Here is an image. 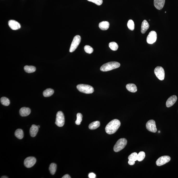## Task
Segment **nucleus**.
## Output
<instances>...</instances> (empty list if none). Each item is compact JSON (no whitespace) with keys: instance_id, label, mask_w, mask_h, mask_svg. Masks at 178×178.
<instances>
[{"instance_id":"1","label":"nucleus","mask_w":178,"mask_h":178,"mask_svg":"<svg viewBox=\"0 0 178 178\" xmlns=\"http://www.w3.org/2000/svg\"><path fill=\"white\" fill-rule=\"evenodd\" d=\"M120 122L117 119L113 120L107 124L105 128L106 133L112 134L116 133L120 126Z\"/></svg>"},{"instance_id":"2","label":"nucleus","mask_w":178,"mask_h":178,"mask_svg":"<svg viewBox=\"0 0 178 178\" xmlns=\"http://www.w3.org/2000/svg\"><path fill=\"white\" fill-rule=\"evenodd\" d=\"M120 64L117 62L112 61L103 64L100 68L101 71L107 72L117 69L120 66Z\"/></svg>"},{"instance_id":"3","label":"nucleus","mask_w":178,"mask_h":178,"mask_svg":"<svg viewBox=\"0 0 178 178\" xmlns=\"http://www.w3.org/2000/svg\"><path fill=\"white\" fill-rule=\"evenodd\" d=\"M79 91L85 94H91L93 92L94 88L90 85L85 84H79L77 86Z\"/></svg>"},{"instance_id":"4","label":"nucleus","mask_w":178,"mask_h":178,"mask_svg":"<svg viewBox=\"0 0 178 178\" xmlns=\"http://www.w3.org/2000/svg\"><path fill=\"white\" fill-rule=\"evenodd\" d=\"M127 144V140L125 138H120L117 141L113 148L115 152H118L123 149Z\"/></svg>"},{"instance_id":"5","label":"nucleus","mask_w":178,"mask_h":178,"mask_svg":"<svg viewBox=\"0 0 178 178\" xmlns=\"http://www.w3.org/2000/svg\"><path fill=\"white\" fill-rule=\"evenodd\" d=\"M65 123V117L64 115L61 111H59L56 114V121L55 124L59 127H62Z\"/></svg>"},{"instance_id":"6","label":"nucleus","mask_w":178,"mask_h":178,"mask_svg":"<svg viewBox=\"0 0 178 178\" xmlns=\"http://www.w3.org/2000/svg\"><path fill=\"white\" fill-rule=\"evenodd\" d=\"M81 36L79 35H76L74 37L69 50L70 52H73L76 50L81 42Z\"/></svg>"},{"instance_id":"7","label":"nucleus","mask_w":178,"mask_h":178,"mask_svg":"<svg viewBox=\"0 0 178 178\" xmlns=\"http://www.w3.org/2000/svg\"><path fill=\"white\" fill-rule=\"evenodd\" d=\"M154 73L159 80L163 81L165 78V71L161 66H157L154 69Z\"/></svg>"},{"instance_id":"8","label":"nucleus","mask_w":178,"mask_h":178,"mask_svg":"<svg viewBox=\"0 0 178 178\" xmlns=\"http://www.w3.org/2000/svg\"><path fill=\"white\" fill-rule=\"evenodd\" d=\"M146 127L147 129L149 131L153 133H156L157 131L155 122L153 120H150L147 122Z\"/></svg>"},{"instance_id":"9","label":"nucleus","mask_w":178,"mask_h":178,"mask_svg":"<svg viewBox=\"0 0 178 178\" xmlns=\"http://www.w3.org/2000/svg\"><path fill=\"white\" fill-rule=\"evenodd\" d=\"M36 159L33 157H29L25 159L24 164L25 166L27 168L33 167L36 163Z\"/></svg>"},{"instance_id":"10","label":"nucleus","mask_w":178,"mask_h":178,"mask_svg":"<svg viewBox=\"0 0 178 178\" xmlns=\"http://www.w3.org/2000/svg\"><path fill=\"white\" fill-rule=\"evenodd\" d=\"M171 158L168 156H164L158 158L156 161V164L157 166H160L165 165L170 161Z\"/></svg>"},{"instance_id":"11","label":"nucleus","mask_w":178,"mask_h":178,"mask_svg":"<svg viewBox=\"0 0 178 178\" xmlns=\"http://www.w3.org/2000/svg\"><path fill=\"white\" fill-rule=\"evenodd\" d=\"M157 34L156 32L152 31L149 33L147 36V41L149 44H152L156 41Z\"/></svg>"},{"instance_id":"12","label":"nucleus","mask_w":178,"mask_h":178,"mask_svg":"<svg viewBox=\"0 0 178 178\" xmlns=\"http://www.w3.org/2000/svg\"><path fill=\"white\" fill-rule=\"evenodd\" d=\"M8 25L11 29L13 30H17L19 29L21 27L20 24L14 20H10L9 21Z\"/></svg>"},{"instance_id":"13","label":"nucleus","mask_w":178,"mask_h":178,"mask_svg":"<svg viewBox=\"0 0 178 178\" xmlns=\"http://www.w3.org/2000/svg\"><path fill=\"white\" fill-rule=\"evenodd\" d=\"M177 100V97L175 95L170 96L168 99L166 103V107H170L173 106Z\"/></svg>"},{"instance_id":"14","label":"nucleus","mask_w":178,"mask_h":178,"mask_svg":"<svg viewBox=\"0 0 178 178\" xmlns=\"http://www.w3.org/2000/svg\"><path fill=\"white\" fill-rule=\"evenodd\" d=\"M165 2V0H154V7L157 9L161 10L164 7Z\"/></svg>"},{"instance_id":"15","label":"nucleus","mask_w":178,"mask_h":178,"mask_svg":"<svg viewBox=\"0 0 178 178\" xmlns=\"http://www.w3.org/2000/svg\"><path fill=\"white\" fill-rule=\"evenodd\" d=\"M20 115L22 117H27L29 115L30 113L31 110L28 107H23L20 110Z\"/></svg>"},{"instance_id":"16","label":"nucleus","mask_w":178,"mask_h":178,"mask_svg":"<svg viewBox=\"0 0 178 178\" xmlns=\"http://www.w3.org/2000/svg\"><path fill=\"white\" fill-rule=\"evenodd\" d=\"M39 128L37 126L35 125H33L30 129V134L31 136L34 137L36 135L38 131Z\"/></svg>"},{"instance_id":"17","label":"nucleus","mask_w":178,"mask_h":178,"mask_svg":"<svg viewBox=\"0 0 178 178\" xmlns=\"http://www.w3.org/2000/svg\"><path fill=\"white\" fill-rule=\"evenodd\" d=\"M149 25L148 22L146 20H143L142 23L141 29V31L142 34L145 33L149 28Z\"/></svg>"},{"instance_id":"18","label":"nucleus","mask_w":178,"mask_h":178,"mask_svg":"<svg viewBox=\"0 0 178 178\" xmlns=\"http://www.w3.org/2000/svg\"><path fill=\"white\" fill-rule=\"evenodd\" d=\"M127 90L130 92L135 93L137 92V88L135 85L133 84H129L126 86Z\"/></svg>"},{"instance_id":"19","label":"nucleus","mask_w":178,"mask_h":178,"mask_svg":"<svg viewBox=\"0 0 178 178\" xmlns=\"http://www.w3.org/2000/svg\"><path fill=\"white\" fill-rule=\"evenodd\" d=\"M110 26V23L107 21H103L99 23V27L103 30H107Z\"/></svg>"},{"instance_id":"20","label":"nucleus","mask_w":178,"mask_h":178,"mask_svg":"<svg viewBox=\"0 0 178 178\" xmlns=\"http://www.w3.org/2000/svg\"><path fill=\"white\" fill-rule=\"evenodd\" d=\"M15 135L18 139H22L24 136V134L22 130L18 129L15 131Z\"/></svg>"},{"instance_id":"21","label":"nucleus","mask_w":178,"mask_h":178,"mask_svg":"<svg viewBox=\"0 0 178 178\" xmlns=\"http://www.w3.org/2000/svg\"><path fill=\"white\" fill-rule=\"evenodd\" d=\"M100 126V122L99 121H95L92 122L89 125V128L91 130L96 129L98 128Z\"/></svg>"},{"instance_id":"22","label":"nucleus","mask_w":178,"mask_h":178,"mask_svg":"<svg viewBox=\"0 0 178 178\" xmlns=\"http://www.w3.org/2000/svg\"><path fill=\"white\" fill-rule=\"evenodd\" d=\"M54 91L53 89L48 88L43 91V95L45 97H49L53 95Z\"/></svg>"},{"instance_id":"23","label":"nucleus","mask_w":178,"mask_h":178,"mask_svg":"<svg viewBox=\"0 0 178 178\" xmlns=\"http://www.w3.org/2000/svg\"><path fill=\"white\" fill-rule=\"evenodd\" d=\"M24 71L28 73L34 72L36 70V68L34 66L27 65L24 67Z\"/></svg>"},{"instance_id":"24","label":"nucleus","mask_w":178,"mask_h":178,"mask_svg":"<svg viewBox=\"0 0 178 178\" xmlns=\"http://www.w3.org/2000/svg\"><path fill=\"white\" fill-rule=\"evenodd\" d=\"M57 165L54 163H52L50 164L49 168V170L50 174L52 175H54L56 171Z\"/></svg>"},{"instance_id":"25","label":"nucleus","mask_w":178,"mask_h":178,"mask_svg":"<svg viewBox=\"0 0 178 178\" xmlns=\"http://www.w3.org/2000/svg\"><path fill=\"white\" fill-rule=\"evenodd\" d=\"M1 102L2 104L4 106H8L10 104L9 100L5 97H2L1 98Z\"/></svg>"},{"instance_id":"26","label":"nucleus","mask_w":178,"mask_h":178,"mask_svg":"<svg viewBox=\"0 0 178 178\" xmlns=\"http://www.w3.org/2000/svg\"><path fill=\"white\" fill-rule=\"evenodd\" d=\"M109 47L112 50L116 51L118 49V46L115 42H111L109 44Z\"/></svg>"},{"instance_id":"27","label":"nucleus","mask_w":178,"mask_h":178,"mask_svg":"<svg viewBox=\"0 0 178 178\" xmlns=\"http://www.w3.org/2000/svg\"><path fill=\"white\" fill-rule=\"evenodd\" d=\"M145 156V153L143 151L139 152L138 154V158L137 160L138 161L141 162L142 161Z\"/></svg>"},{"instance_id":"28","label":"nucleus","mask_w":178,"mask_h":178,"mask_svg":"<svg viewBox=\"0 0 178 178\" xmlns=\"http://www.w3.org/2000/svg\"><path fill=\"white\" fill-rule=\"evenodd\" d=\"M127 25L129 29L130 30L133 31L134 29V23L132 20H129L128 23H127Z\"/></svg>"},{"instance_id":"29","label":"nucleus","mask_w":178,"mask_h":178,"mask_svg":"<svg viewBox=\"0 0 178 178\" xmlns=\"http://www.w3.org/2000/svg\"><path fill=\"white\" fill-rule=\"evenodd\" d=\"M77 118L75 122V123L77 125H79L81 124V121L82 120V115L81 113H78L77 115Z\"/></svg>"},{"instance_id":"30","label":"nucleus","mask_w":178,"mask_h":178,"mask_svg":"<svg viewBox=\"0 0 178 178\" xmlns=\"http://www.w3.org/2000/svg\"><path fill=\"white\" fill-rule=\"evenodd\" d=\"M138 154L136 152H134L132 153L129 156L128 159L129 160H130L134 161H135L137 160L138 158Z\"/></svg>"},{"instance_id":"31","label":"nucleus","mask_w":178,"mask_h":178,"mask_svg":"<svg viewBox=\"0 0 178 178\" xmlns=\"http://www.w3.org/2000/svg\"><path fill=\"white\" fill-rule=\"evenodd\" d=\"M84 49L86 52L89 54H91L93 51V49L92 47L89 45L85 46L84 47Z\"/></svg>"},{"instance_id":"32","label":"nucleus","mask_w":178,"mask_h":178,"mask_svg":"<svg viewBox=\"0 0 178 178\" xmlns=\"http://www.w3.org/2000/svg\"><path fill=\"white\" fill-rule=\"evenodd\" d=\"M90 2H93L97 5H101L103 3V0H87Z\"/></svg>"},{"instance_id":"33","label":"nucleus","mask_w":178,"mask_h":178,"mask_svg":"<svg viewBox=\"0 0 178 178\" xmlns=\"http://www.w3.org/2000/svg\"><path fill=\"white\" fill-rule=\"evenodd\" d=\"M88 176L90 178H95L96 177V175L93 173H91L89 174Z\"/></svg>"},{"instance_id":"34","label":"nucleus","mask_w":178,"mask_h":178,"mask_svg":"<svg viewBox=\"0 0 178 178\" xmlns=\"http://www.w3.org/2000/svg\"><path fill=\"white\" fill-rule=\"evenodd\" d=\"M129 164L130 165H133L135 164V161H134L129 160L128 162Z\"/></svg>"},{"instance_id":"35","label":"nucleus","mask_w":178,"mask_h":178,"mask_svg":"<svg viewBox=\"0 0 178 178\" xmlns=\"http://www.w3.org/2000/svg\"><path fill=\"white\" fill-rule=\"evenodd\" d=\"M71 177H70V175H68V174H66L64 175L62 177V178H71Z\"/></svg>"},{"instance_id":"36","label":"nucleus","mask_w":178,"mask_h":178,"mask_svg":"<svg viewBox=\"0 0 178 178\" xmlns=\"http://www.w3.org/2000/svg\"><path fill=\"white\" fill-rule=\"evenodd\" d=\"M1 178H8V177H7V176H2V177H1Z\"/></svg>"},{"instance_id":"37","label":"nucleus","mask_w":178,"mask_h":178,"mask_svg":"<svg viewBox=\"0 0 178 178\" xmlns=\"http://www.w3.org/2000/svg\"><path fill=\"white\" fill-rule=\"evenodd\" d=\"M37 126L38 127V128H40V126H39V125Z\"/></svg>"},{"instance_id":"38","label":"nucleus","mask_w":178,"mask_h":178,"mask_svg":"<svg viewBox=\"0 0 178 178\" xmlns=\"http://www.w3.org/2000/svg\"><path fill=\"white\" fill-rule=\"evenodd\" d=\"M159 132V133H160V131H159V132Z\"/></svg>"},{"instance_id":"39","label":"nucleus","mask_w":178,"mask_h":178,"mask_svg":"<svg viewBox=\"0 0 178 178\" xmlns=\"http://www.w3.org/2000/svg\"><path fill=\"white\" fill-rule=\"evenodd\" d=\"M165 13H166V11L165 12Z\"/></svg>"}]
</instances>
